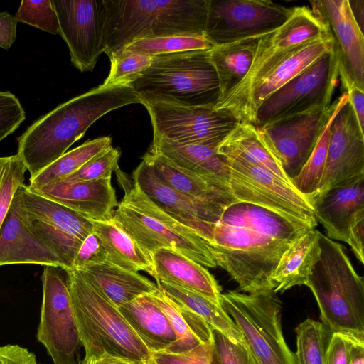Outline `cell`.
Here are the masks:
<instances>
[{"instance_id": "cell-1", "label": "cell", "mask_w": 364, "mask_h": 364, "mask_svg": "<svg viewBox=\"0 0 364 364\" xmlns=\"http://www.w3.org/2000/svg\"><path fill=\"white\" fill-rule=\"evenodd\" d=\"M310 229L235 198L213 224L209 245L216 266L229 274L240 291L251 294L274 289L271 276L282 256Z\"/></svg>"}, {"instance_id": "cell-2", "label": "cell", "mask_w": 364, "mask_h": 364, "mask_svg": "<svg viewBox=\"0 0 364 364\" xmlns=\"http://www.w3.org/2000/svg\"><path fill=\"white\" fill-rule=\"evenodd\" d=\"M141 100L129 85L100 86L55 107L18 139V153L31 177L63 156L87 129L107 113Z\"/></svg>"}, {"instance_id": "cell-3", "label": "cell", "mask_w": 364, "mask_h": 364, "mask_svg": "<svg viewBox=\"0 0 364 364\" xmlns=\"http://www.w3.org/2000/svg\"><path fill=\"white\" fill-rule=\"evenodd\" d=\"M208 1L102 0L104 53L109 58L140 39L203 36Z\"/></svg>"}, {"instance_id": "cell-4", "label": "cell", "mask_w": 364, "mask_h": 364, "mask_svg": "<svg viewBox=\"0 0 364 364\" xmlns=\"http://www.w3.org/2000/svg\"><path fill=\"white\" fill-rule=\"evenodd\" d=\"M145 102L215 107L220 97L209 50L161 54L129 85Z\"/></svg>"}, {"instance_id": "cell-5", "label": "cell", "mask_w": 364, "mask_h": 364, "mask_svg": "<svg viewBox=\"0 0 364 364\" xmlns=\"http://www.w3.org/2000/svg\"><path fill=\"white\" fill-rule=\"evenodd\" d=\"M321 255L306 282L332 333L364 338V283L343 247L321 232Z\"/></svg>"}, {"instance_id": "cell-6", "label": "cell", "mask_w": 364, "mask_h": 364, "mask_svg": "<svg viewBox=\"0 0 364 364\" xmlns=\"http://www.w3.org/2000/svg\"><path fill=\"white\" fill-rule=\"evenodd\" d=\"M115 171L124 196L113 215L114 223L147 254L170 249L203 267L216 264L209 244L193 230L158 207L117 166Z\"/></svg>"}, {"instance_id": "cell-7", "label": "cell", "mask_w": 364, "mask_h": 364, "mask_svg": "<svg viewBox=\"0 0 364 364\" xmlns=\"http://www.w3.org/2000/svg\"><path fill=\"white\" fill-rule=\"evenodd\" d=\"M70 272V296L85 357L106 353L150 363L151 353L118 307L80 271Z\"/></svg>"}, {"instance_id": "cell-8", "label": "cell", "mask_w": 364, "mask_h": 364, "mask_svg": "<svg viewBox=\"0 0 364 364\" xmlns=\"http://www.w3.org/2000/svg\"><path fill=\"white\" fill-rule=\"evenodd\" d=\"M220 304L260 364H297L282 333V303L273 289L228 291L221 294Z\"/></svg>"}, {"instance_id": "cell-9", "label": "cell", "mask_w": 364, "mask_h": 364, "mask_svg": "<svg viewBox=\"0 0 364 364\" xmlns=\"http://www.w3.org/2000/svg\"><path fill=\"white\" fill-rule=\"evenodd\" d=\"M338 80V60L333 48L266 98L257 110L255 126L261 129L329 107Z\"/></svg>"}, {"instance_id": "cell-10", "label": "cell", "mask_w": 364, "mask_h": 364, "mask_svg": "<svg viewBox=\"0 0 364 364\" xmlns=\"http://www.w3.org/2000/svg\"><path fill=\"white\" fill-rule=\"evenodd\" d=\"M43 301L37 338L54 364H79L80 340L70 296V272L44 266Z\"/></svg>"}, {"instance_id": "cell-11", "label": "cell", "mask_w": 364, "mask_h": 364, "mask_svg": "<svg viewBox=\"0 0 364 364\" xmlns=\"http://www.w3.org/2000/svg\"><path fill=\"white\" fill-rule=\"evenodd\" d=\"M333 48L329 32L283 52L245 89L219 100L214 108L229 113L237 122L255 125L257 110L266 98Z\"/></svg>"}, {"instance_id": "cell-12", "label": "cell", "mask_w": 364, "mask_h": 364, "mask_svg": "<svg viewBox=\"0 0 364 364\" xmlns=\"http://www.w3.org/2000/svg\"><path fill=\"white\" fill-rule=\"evenodd\" d=\"M228 165V188L236 200L271 210L311 228L318 225L309 199L271 172L238 159Z\"/></svg>"}, {"instance_id": "cell-13", "label": "cell", "mask_w": 364, "mask_h": 364, "mask_svg": "<svg viewBox=\"0 0 364 364\" xmlns=\"http://www.w3.org/2000/svg\"><path fill=\"white\" fill-rule=\"evenodd\" d=\"M293 9L268 0H209L203 36L214 46L262 36L284 23Z\"/></svg>"}, {"instance_id": "cell-14", "label": "cell", "mask_w": 364, "mask_h": 364, "mask_svg": "<svg viewBox=\"0 0 364 364\" xmlns=\"http://www.w3.org/2000/svg\"><path fill=\"white\" fill-rule=\"evenodd\" d=\"M28 223L59 257L65 268L73 269L82 241L93 232V223L76 211L21 186Z\"/></svg>"}, {"instance_id": "cell-15", "label": "cell", "mask_w": 364, "mask_h": 364, "mask_svg": "<svg viewBox=\"0 0 364 364\" xmlns=\"http://www.w3.org/2000/svg\"><path fill=\"white\" fill-rule=\"evenodd\" d=\"M154 137L180 144L215 145L238 123L229 113L210 107H184L161 102H145Z\"/></svg>"}, {"instance_id": "cell-16", "label": "cell", "mask_w": 364, "mask_h": 364, "mask_svg": "<svg viewBox=\"0 0 364 364\" xmlns=\"http://www.w3.org/2000/svg\"><path fill=\"white\" fill-rule=\"evenodd\" d=\"M348 101L345 92L326 108L280 120L259 129L291 181L299 173L311 154L332 114Z\"/></svg>"}, {"instance_id": "cell-17", "label": "cell", "mask_w": 364, "mask_h": 364, "mask_svg": "<svg viewBox=\"0 0 364 364\" xmlns=\"http://www.w3.org/2000/svg\"><path fill=\"white\" fill-rule=\"evenodd\" d=\"M73 65L80 72L93 70L105 51L100 0H51Z\"/></svg>"}, {"instance_id": "cell-18", "label": "cell", "mask_w": 364, "mask_h": 364, "mask_svg": "<svg viewBox=\"0 0 364 364\" xmlns=\"http://www.w3.org/2000/svg\"><path fill=\"white\" fill-rule=\"evenodd\" d=\"M313 13L328 27L338 60V78L346 90L355 85L364 90V36L348 0L310 2Z\"/></svg>"}, {"instance_id": "cell-19", "label": "cell", "mask_w": 364, "mask_h": 364, "mask_svg": "<svg viewBox=\"0 0 364 364\" xmlns=\"http://www.w3.org/2000/svg\"><path fill=\"white\" fill-rule=\"evenodd\" d=\"M363 176L364 134L348 101L332 122L323 173L317 191L308 199Z\"/></svg>"}, {"instance_id": "cell-20", "label": "cell", "mask_w": 364, "mask_h": 364, "mask_svg": "<svg viewBox=\"0 0 364 364\" xmlns=\"http://www.w3.org/2000/svg\"><path fill=\"white\" fill-rule=\"evenodd\" d=\"M132 181L158 207L193 230L208 244L213 224L216 222L223 207L231 201L215 203L188 197L161 181L144 159L133 171Z\"/></svg>"}, {"instance_id": "cell-21", "label": "cell", "mask_w": 364, "mask_h": 364, "mask_svg": "<svg viewBox=\"0 0 364 364\" xmlns=\"http://www.w3.org/2000/svg\"><path fill=\"white\" fill-rule=\"evenodd\" d=\"M328 33L327 26L310 8L305 6L294 7L291 15L284 23L259 38L254 58L247 74L236 87L221 99L236 95L245 89L277 56L283 52Z\"/></svg>"}, {"instance_id": "cell-22", "label": "cell", "mask_w": 364, "mask_h": 364, "mask_svg": "<svg viewBox=\"0 0 364 364\" xmlns=\"http://www.w3.org/2000/svg\"><path fill=\"white\" fill-rule=\"evenodd\" d=\"M20 188L0 228V267L33 264L65 268L59 257L30 227Z\"/></svg>"}, {"instance_id": "cell-23", "label": "cell", "mask_w": 364, "mask_h": 364, "mask_svg": "<svg viewBox=\"0 0 364 364\" xmlns=\"http://www.w3.org/2000/svg\"><path fill=\"white\" fill-rule=\"evenodd\" d=\"M310 203L326 237L347 242L352 226L364 218V176L336 186Z\"/></svg>"}, {"instance_id": "cell-24", "label": "cell", "mask_w": 364, "mask_h": 364, "mask_svg": "<svg viewBox=\"0 0 364 364\" xmlns=\"http://www.w3.org/2000/svg\"><path fill=\"white\" fill-rule=\"evenodd\" d=\"M28 189L92 221L112 220L114 208L119 205L111 178L75 182L60 181Z\"/></svg>"}, {"instance_id": "cell-25", "label": "cell", "mask_w": 364, "mask_h": 364, "mask_svg": "<svg viewBox=\"0 0 364 364\" xmlns=\"http://www.w3.org/2000/svg\"><path fill=\"white\" fill-rule=\"evenodd\" d=\"M151 259L156 282L199 293L220 304V287L205 267L170 249L154 251Z\"/></svg>"}, {"instance_id": "cell-26", "label": "cell", "mask_w": 364, "mask_h": 364, "mask_svg": "<svg viewBox=\"0 0 364 364\" xmlns=\"http://www.w3.org/2000/svg\"><path fill=\"white\" fill-rule=\"evenodd\" d=\"M218 146L180 144L161 137H154L149 149L164 155L178 166L228 189V165L225 159L218 154Z\"/></svg>"}, {"instance_id": "cell-27", "label": "cell", "mask_w": 364, "mask_h": 364, "mask_svg": "<svg viewBox=\"0 0 364 364\" xmlns=\"http://www.w3.org/2000/svg\"><path fill=\"white\" fill-rule=\"evenodd\" d=\"M118 309L150 353L166 350L176 341L170 322L151 294L139 296Z\"/></svg>"}, {"instance_id": "cell-28", "label": "cell", "mask_w": 364, "mask_h": 364, "mask_svg": "<svg viewBox=\"0 0 364 364\" xmlns=\"http://www.w3.org/2000/svg\"><path fill=\"white\" fill-rule=\"evenodd\" d=\"M142 159L149 163L161 181L188 197L215 203H225L235 198L228 189L178 166L158 152L149 149Z\"/></svg>"}, {"instance_id": "cell-29", "label": "cell", "mask_w": 364, "mask_h": 364, "mask_svg": "<svg viewBox=\"0 0 364 364\" xmlns=\"http://www.w3.org/2000/svg\"><path fill=\"white\" fill-rule=\"evenodd\" d=\"M320 234L316 229H310L285 251L271 276L275 293L305 285L320 257Z\"/></svg>"}, {"instance_id": "cell-30", "label": "cell", "mask_w": 364, "mask_h": 364, "mask_svg": "<svg viewBox=\"0 0 364 364\" xmlns=\"http://www.w3.org/2000/svg\"><path fill=\"white\" fill-rule=\"evenodd\" d=\"M217 152L223 156L238 159L263 168L293 186L260 131L252 124L238 122L219 144Z\"/></svg>"}, {"instance_id": "cell-31", "label": "cell", "mask_w": 364, "mask_h": 364, "mask_svg": "<svg viewBox=\"0 0 364 364\" xmlns=\"http://www.w3.org/2000/svg\"><path fill=\"white\" fill-rule=\"evenodd\" d=\"M80 272L117 307L158 289L156 284L138 272L108 262Z\"/></svg>"}, {"instance_id": "cell-32", "label": "cell", "mask_w": 364, "mask_h": 364, "mask_svg": "<svg viewBox=\"0 0 364 364\" xmlns=\"http://www.w3.org/2000/svg\"><path fill=\"white\" fill-rule=\"evenodd\" d=\"M151 295L166 315L176 337L164 351L182 353L201 343L213 342V328L201 317L172 301L159 288Z\"/></svg>"}, {"instance_id": "cell-33", "label": "cell", "mask_w": 364, "mask_h": 364, "mask_svg": "<svg viewBox=\"0 0 364 364\" xmlns=\"http://www.w3.org/2000/svg\"><path fill=\"white\" fill-rule=\"evenodd\" d=\"M92 223L93 232L100 239L107 253V262L129 271H144L154 276L151 257L119 227L113 218Z\"/></svg>"}, {"instance_id": "cell-34", "label": "cell", "mask_w": 364, "mask_h": 364, "mask_svg": "<svg viewBox=\"0 0 364 364\" xmlns=\"http://www.w3.org/2000/svg\"><path fill=\"white\" fill-rule=\"evenodd\" d=\"M260 36L215 46L209 50V57L218 77L220 99L236 87L247 74Z\"/></svg>"}, {"instance_id": "cell-35", "label": "cell", "mask_w": 364, "mask_h": 364, "mask_svg": "<svg viewBox=\"0 0 364 364\" xmlns=\"http://www.w3.org/2000/svg\"><path fill=\"white\" fill-rule=\"evenodd\" d=\"M158 288L169 299L201 317L213 329L229 338L245 343L241 331L221 304L193 291L157 282Z\"/></svg>"}, {"instance_id": "cell-36", "label": "cell", "mask_w": 364, "mask_h": 364, "mask_svg": "<svg viewBox=\"0 0 364 364\" xmlns=\"http://www.w3.org/2000/svg\"><path fill=\"white\" fill-rule=\"evenodd\" d=\"M111 146L112 138L109 136L87 141L77 148L65 152L36 176L30 178V183L27 186L28 188L35 189L62 181Z\"/></svg>"}, {"instance_id": "cell-37", "label": "cell", "mask_w": 364, "mask_h": 364, "mask_svg": "<svg viewBox=\"0 0 364 364\" xmlns=\"http://www.w3.org/2000/svg\"><path fill=\"white\" fill-rule=\"evenodd\" d=\"M297 364H326L332 332L322 323L307 318L296 328Z\"/></svg>"}, {"instance_id": "cell-38", "label": "cell", "mask_w": 364, "mask_h": 364, "mask_svg": "<svg viewBox=\"0 0 364 364\" xmlns=\"http://www.w3.org/2000/svg\"><path fill=\"white\" fill-rule=\"evenodd\" d=\"M342 107L332 114L308 160L299 173L291 178L293 186L307 198L318 190L326 165L331 124Z\"/></svg>"}, {"instance_id": "cell-39", "label": "cell", "mask_w": 364, "mask_h": 364, "mask_svg": "<svg viewBox=\"0 0 364 364\" xmlns=\"http://www.w3.org/2000/svg\"><path fill=\"white\" fill-rule=\"evenodd\" d=\"M213 47L203 36H170L137 40L124 49L154 57L176 52L210 50Z\"/></svg>"}, {"instance_id": "cell-40", "label": "cell", "mask_w": 364, "mask_h": 364, "mask_svg": "<svg viewBox=\"0 0 364 364\" xmlns=\"http://www.w3.org/2000/svg\"><path fill=\"white\" fill-rule=\"evenodd\" d=\"M152 58L124 48L117 50L109 58L111 63L109 73L100 86L129 85L150 65Z\"/></svg>"}, {"instance_id": "cell-41", "label": "cell", "mask_w": 364, "mask_h": 364, "mask_svg": "<svg viewBox=\"0 0 364 364\" xmlns=\"http://www.w3.org/2000/svg\"><path fill=\"white\" fill-rule=\"evenodd\" d=\"M26 170L18 154L0 157V228L16 193L23 185Z\"/></svg>"}, {"instance_id": "cell-42", "label": "cell", "mask_w": 364, "mask_h": 364, "mask_svg": "<svg viewBox=\"0 0 364 364\" xmlns=\"http://www.w3.org/2000/svg\"><path fill=\"white\" fill-rule=\"evenodd\" d=\"M14 17L17 22L53 35L59 34L58 19L51 0L22 1Z\"/></svg>"}, {"instance_id": "cell-43", "label": "cell", "mask_w": 364, "mask_h": 364, "mask_svg": "<svg viewBox=\"0 0 364 364\" xmlns=\"http://www.w3.org/2000/svg\"><path fill=\"white\" fill-rule=\"evenodd\" d=\"M119 156V149L111 146L91 159L62 181L75 182L111 178L112 172L118 166Z\"/></svg>"}, {"instance_id": "cell-44", "label": "cell", "mask_w": 364, "mask_h": 364, "mask_svg": "<svg viewBox=\"0 0 364 364\" xmlns=\"http://www.w3.org/2000/svg\"><path fill=\"white\" fill-rule=\"evenodd\" d=\"M150 364H221L214 343H201L182 353L152 352Z\"/></svg>"}, {"instance_id": "cell-45", "label": "cell", "mask_w": 364, "mask_h": 364, "mask_svg": "<svg viewBox=\"0 0 364 364\" xmlns=\"http://www.w3.org/2000/svg\"><path fill=\"white\" fill-rule=\"evenodd\" d=\"M213 343L221 364H260L245 343L232 340L213 329Z\"/></svg>"}, {"instance_id": "cell-46", "label": "cell", "mask_w": 364, "mask_h": 364, "mask_svg": "<svg viewBox=\"0 0 364 364\" xmlns=\"http://www.w3.org/2000/svg\"><path fill=\"white\" fill-rule=\"evenodd\" d=\"M25 111L18 99L9 91H0V141L24 121Z\"/></svg>"}, {"instance_id": "cell-47", "label": "cell", "mask_w": 364, "mask_h": 364, "mask_svg": "<svg viewBox=\"0 0 364 364\" xmlns=\"http://www.w3.org/2000/svg\"><path fill=\"white\" fill-rule=\"evenodd\" d=\"M107 253L98 236L93 232L82 242L74 259L73 269L83 271L107 262Z\"/></svg>"}, {"instance_id": "cell-48", "label": "cell", "mask_w": 364, "mask_h": 364, "mask_svg": "<svg viewBox=\"0 0 364 364\" xmlns=\"http://www.w3.org/2000/svg\"><path fill=\"white\" fill-rule=\"evenodd\" d=\"M353 337L333 333L326 351V364H349Z\"/></svg>"}, {"instance_id": "cell-49", "label": "cell", "mask_w": 364, "mask_h": 364, "mask_svg": "<svg viewBox=\"0 0 364 364\" xmlns=\"http://www.w3.org/2000/svg\"><path fill=\"white\" fill-rule=\"evenodd\" d=\"M35 361L34 354L20 346L0 347V364H33Z\"/></svg>"}, {"instance_id": "cell-50", "label": "cell", "mask_w": 364, "mask_h": 364, "mask_svg": "<svg viewBox=\"0 0 364 364\" xmlns=\"http://www.w3.org/2000/svg\"><path fill=\"white\" fill-rule=\"evenodd\" d=\"M17 21L15 17L6 11H0V47L11 48L16 38Z\"/></svg>"}, {"instance_id": "cell-51", "label": "cell", "mask_w": 364, "mask_h": 364, "mask_svg": "<svg viewBox=\"0 0 364 364\" xmlns=\"http://www.w3.org/2000/svg\"><path fill=\"white\" fill-rule=\"evenodd\" d=\"M350 103L360 130L363 132L364 125V90L355 85H351L346 90Z\"/></svg>"}, {"instance_id": "cell-52", "label": "cell", "mask_w": 364, "mask_h": 364, "mask_svg": "<svg viewBox=\"0 0 364 364\" xmlns=\"http://www.w3.org/2000/svg\"><path fill=\"white\" fill-rule=\"evenodd\" d=\"M363 238L364 218L358 220L352 226L346 242L350 246L354 255L361 264L364 263Z\"/></svg>"}, {"instance_id": "cell-53", "label": "cell", "mask_w": 364, "mask_h": 364, "mask_svg": "<svg viewBox=\"0 0 364 364\" xmlns=\"http://www.w3.org/2000/svg\"><path fill=\"white\" fill-rule=\"evenodd\" d=\"M79 364H150V363L104 353L84 357Z\"/></svg>"}, {"instance_id": "cell-54", "label": "cell", "mask_w": 364, "mask_h": 364, "mask_svg": "<svg viewBox=\"0 0 364 364\" xmlns=\"http://www.w3.org/2000/svg\"><path fill=\"white\" fill-rule=\"evenodd\" d=\"M349 364H364V338H352Z\"/></svg>"}, {"instance_id": "cell-55", "label": "cell", "mask_w": 364, "mask_h": 364, "mask_svg": "<svg viewBox=\"0 0 364 364\" xmlns=\"http://www.w3.org/2000/svg\"><path fill=\"white\" fill-rule=\"evenodd\" d=\"M350 6L352 10V12L353 14V16L355 18H357L358 15V18L357 20V23L360 28V29L363 31V17L360 15L363 16V1H349Z\"/></svg>"}, {"instance_id": "cell-56", "label": "cell", "mask_w": 364, "mask_h": 364, "mask_svg": "<svg viewBox=\"0 0 364 364\" xmlns=\"http://www.w3.org/2000/svg\"><path fill=\"white\" fill-rule=\"evenodd\" d=\"M33 364H40V363H37V361H35Z\"/></svg>"}]
</instances>
